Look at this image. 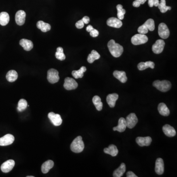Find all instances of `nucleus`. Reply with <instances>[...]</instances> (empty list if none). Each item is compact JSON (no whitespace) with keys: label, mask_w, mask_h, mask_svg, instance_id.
<instances>
[{"label":"nucleus","mask_w":177,"mask_h":177,"mask_svg":"<svg viewBox=\"0 0 177 177\" xmlns=\"http://www.w3.org/2000/svg\"><path fill=\"white\" fill-rule=\"evenodd\" d=\"M148 4L150 7H153V0H148Z\"/></svg>","instance_id":"44"},{"label":"nucleus","mask_w":177,"mask_h":177,"mask_svg":"<svg viewBox=\"0 0 177 177\" xmlns=\"http://www.w3.org/2000/svg\"><path fill=\"white\" fill-rule=\"evenodd\" d=\"M126 165L124 163H122L118 169L115 170L113 173V177H121L123 176L124 172H126Z\"/></svg>","instance_id":"28"},{"label":"nucleus","mask_w":177,"mask_h":177,"mask_svg":"<svg viewBox=\"0 0 177 177\" xmlns=\"http://www.w3.org/2000/svg\"><path fill=\"white\" fill-rule=\"evenodd\" d=\"M27 177H34V176H27Z\"/></svg>","instance_id":"46"},{"label":"nucleus","mask_w":177,"mask_h":177,"mask_svg":"<svg viewBox=\"0 0 177 177\" xmlns=\"http://www.w3.org/2000/svg\"><path fill=\"white\" fill-rule=\"evenodd\" d=\"M54 162L51 160H48L43 163L41 166V171L44 174H47L54 166Z\"/></svg>","instance_id":"25"},{"label":"nucleus","mask_w":177,"mask_h":177,"mask_svg":"<svg viewBox=\"0 0 177 177\" xmlns=\"http://www.w3.org/2000/svg\"><path fill=\"white\" fill-rule=\"evenodd\" d=\"M155 29V21L153 19H149L143 25L139 27L138 32L141 34H146L148 33L149 30L153 31Z\"/></svg>","instance_id":"3"},{"label":"nucleus","mask_w":177,"mask_h":177,"mask_svg":"<svg viewBox=\"0 0 177 177\" xmlns=\"http://www.w3.org/2000/svg\"><path fill=\"white\" fill-rule=\"evenodd\" d=\"M60 79L59 72L55 69H51L47 72V80L50 83L54 84L58 82Z\"/></svg>","instance_id":"6"},{"label":"nucleus","mask_w":177,"mask_h":177,"mask_svg":"<svg viewBox=\"0 0 177 177\" xmlns=\"http://www.w3.org/2000/svg\"><path fill=\"white\" fill-rule=\"evenodd\" d=\"M107 25L115 28H120L123 25L121 20L115 17H111L107 21Z\"/></svg>","instance_id":"16"},{"label":"nucleus","mask_w":177,"mask_h":177,"mask_svg":"<svg viewBox=\"0 0 177 177\" xmlns=\"http://www.w3.org/2000/svg\"><path fill=\"white\" fill-rule=\"evenodd\" d=\"M148 38L145 34H136L132 37L131 41L134 45H138L145 43L148 41Z\"/></svg>","instance_id":"5"},{"label":"nucleus","mask_w":177,"mask_h":177,"mask_svg":"<svg viewBox=\"0 0 177 177\" xmlns=\"http://www.w3.org/2000/svg\"><path fill=\"white\" fill-rule=\"evenodd\" d=\"M84 147V143L82 140V137L79 136L73 141L70 145V149L73 152L79 153L83 151Z\"/></svg>","instance_id":"2"},{"label":"nucleus","mask_w":177,"mask_h":177,"mask_svg":"<svg viewBox=\"0 0 177 177\" xmlns=\"http://www.w3.org/2000/svg\"><path fill=\"white\" fill-rule=\"evenodd\" d=\"M152 138L150 136L147 137H138L136 139V143H137L138 145L140 147H144V146H149L152 143Z\"/></svg>","instance_id":"15"},{"label":"nucleus","mask_w":177,"mask_h":177,"mask_svg":"<svg viewBox=\"0 0 177 177\" xmlns=\"http://www.w3.org/2000/svg\"><path fill=\"white\" fill-rule=\"evenodd\" d=\"M55 57L57 59L60 61H63L66 59V56L63 51H57L55 53Z\"/></svg>","instance_id":"37"},{"label":"nucleus","mask_w":177,"mask_h":177,"mask_svg":"<svg viewBox=\"0 0 177 177\" xmlns=\"http://www.w3.org/2000/svg\"><path fill=\"white\" fill-rule=\"evenodd\" d=\"M93 102L94 105L95 106V108L98 111H101L102 109L103 103L101 102V100L100 97L98 95H95L93 98Z\"/></svg>","instance_id":"33"},{"label":"nucleus","mask_w":177,"mask_h":177,"mask_svg":"<svg viewBox=\"0 0 177 177\" xmlns=\"http://www.w3.org/2000/svg\"><path fill=\"white\" fill-rule=\"evenodd\" d=\"M14 141V137L11 134H8L0 138V146H6L13 143Z\"/></svg>","instance_id":"12"},{"label":"nucleus","mask_w":177,"mask_h":177,"mask_svg":"<svg viewBox=\"0 0 177 177\" xmlns=\"http://www.w3.org/2000/svg\"><path fill=\"white\" fill-rule=\"evenodd\" d=\"M63 87L67 90H74L78 87V84L74 79L66 77L65 80Z\"/></svg>","instance_id":"9"},{"label":"nucleus","mask_w":177,"mask_h":177,"mask_svg":"<svg viewBox=\"0 0 177 177\" xmlns=\"http://www.w3.org/2000/svg\"><path fill=\"white\" fill-rule=\"evenodd\" d=\"M126 121L127 127L129 128H132L137 124L138 119L135 114L132 113L127 116Z\"/></svg>","instance_id":"10"},{"label":"nucleus","mask_w":177,"mask_h":177,"mask_svg":"<svg viewBox=\"0 0 177 177\" xmlns=\"http://www.w3.org/2000/svg\"><path fill=\"white\" fill-rule=\"evenodd\" d=\"M127 177H137V176H136V175H135L134 172H132V171H128V172L127 173Z\"/></svg>","instance_id":"42"},{"label":"nucleus","mask_w":177,"mask_h":177,"mask_svg":"<svg viewBox=\"0 0 177 177\" xmlns=\"http://www.w3.org/2000/svg\"><path fill=\"white\" fill-rule=\"evenodd\" d=\"M158 32L159 36L163 39H166L170 35V31L168 27L163 23H161L159 25Z\"/></svg>","instance_id":"7"},{"label":"nucleus","mask_w":177,"mask_h":177,"mask_svg":"<svg viewBox=\"0 0 177 177\" xmlns=\"http://www.w3.org/2000/svg\"><path fill=\"white\" fill-rule=\"evenodd\" d=\"M113 76L115 78L119 80L120 82H122L123 83H126L127 80L126 72H123V71L115 70L113 72Z\"/></svg>","instance_id":"22"},{"label":"nucleus","mask_w":177,"mask_h":177,"mask_svg":"<svg viewBox=\"0 0 177 177\" xmlns=\"http://www.w3.org/2000/svg\"><path fill=\"white\" fill-rule=\"evenodd\" d=\"M164 162L163 159L158 158L156 161L155 171L158 175H162L164 173Z\"/></svg>","instance_id":"17"},{"label":"nucleus","mask_w":177,"mask_h":177,"mask_svg":"<svg viewBox=\"0 0 177 177\" xmlns=\"http://www.w3.org/2000/svg\"><path fill=\"white\" fill-rule=\"evenodd\" d=\"M48 117L54 126H60L62 123V119L59 114H55L54 112H50L48 115Z\"/></svg>","instance_id":"11"},{"label":"nucleus","mask_w":177,"mask_h":177,"mask_svg":"<svg viewBox=\"0 0 177 177\" xmlns=\"http://www.w3.org/2000/svg\"><path fill=\"white\" fill-rule=\"evenodd\" d=\"M90 34L92 37H97L98 36V34H99V32H98V31L97 30L94 29L93 30L91 31L90 32Z\"/></svg>","instance_id":"40"},{"label":"nucleus","mask_w":177,"mask_h":177,"mask_svg":"<svg viewBox=\"0 0 177 177\" xmlns=\"http://www.w3.org/2000/svg\"><path fill=\"white\" fill-rule=\"evenodd\" d=\"M86 70L87 69L85 66H82L79 70H73L72 72V75L76 79L82 78L84 76V73L86 72Z\"/></svg>","instance_id":"32"},{"label":"nucleus","mask_w":177,"mask_h":177,"mask_svg":"<svg viewBox=\"0 0 177 177\" xmlns=\"http://www.w3.org/2000/svg\"><path fill=\"white\" fill-rule=\"evenodd\" d=\"M107 47L111 55L115 58L121 56L124 51V48L122 45L116 43L113 40H110L109 41Z\"/></svg>","instance_id":"1"},{"label":"nucleus","mask_w":177,"mask_h":177,"mask_svg":"<svg viewBox=\"0 0 177 177\" xmlns=\"http://www.w3.org/2000/svg\"><path fill=\"white\" fill-rule=\"evenodd\" d=\"M119 98V95L118 94L114 93V94H109L107 95L106 98V101L110 107L113 108L115 107L116 105V102Z\"/></svg>","instance_id":"18"},{"label":"nucleus","mask_w":177,"mask_h":177,"mask_svg":"<svg viewBox=\"0 0 177 177\" xmlns=\"http://www.w3.org/2000/svg\"><path fill=\"white\" fill-rule=\"evenodd\" d=\"M101 57V55L98 54L97 51H92L91 53L88 55V57L87 61L90 63H92L94 61L97 60L99 59Z\"/></svg>","instance_id":"31"},{"label":"nucleus","mask_w":177,"mask_h":177,"mask_svg":"<svg viewBox=\"0 0 177 177\" xmlns=\"http://www.w3.org/2000/svg\"><path fill=\"white\" fill-rule=\"evenodd\" d=\"M14 165L15 161L12 159H9L3 163L1 166V169L4 173H8L12 170Z\"/></svg>","instance_id":"13"},{"label":"nucleus","mask_w":177,"mask_h":177,"mask_svg":"<svg viewBox=\"0 0 177 177\" xmlns=\"http://www.w3.org/2000/svg\"><path fill=\"white\" fill-rule=\"evenodd\" d=\"M117 16L118 18L120 20H123L124 18V15L126 13L125 9H124L123 8V5H117Z\"/></svg>","instance_id":"35"},{"label":"nucleus","mask_w":177,"mask_h":177,"mask_svg":"<svg viewBox=\"0 0 177 177\" xmlns=\"http://www.w3.org/2000/svg\"><path fill=\"white\" fill-rule=\"evenodd\" d=\"M159 3V0H153V6L158 7Z\"/></svg>","instance_id":"45"},{"label":"nucleus","mask_w":177,"mask_h":177,"mask_svg":"<svg viewBox=\"0 0 177 177\" xmlns=\"http://www.w3.org/2000/svg\"><path fill=\"white\" fill-rule=\"evenodd\" d=\"M19 44L21 47L24 48L25 50L27 51L32 50L34 47L33 42L30 40H27V39H22L20 40Z\"/></svg>","instance_id":"20"},{"label":"nucleus","mask_w":177,"mask_h":177,"mask_svg":"<svg viewBox=\"0 0 177 177\" xmlns=\"http://www.w3.org/2000/svg\"><path fill=\"white\" fill-rule=\"evenodd\" d=\"M158 7L162 13H165L168 10L171 9V7H168L166 5V1L165 0H161L160 3H159Z\"/></svg>","instance_id":"34"},{"label":"nucleus","mask_w":177,"mask_h":177,"mask_svg":"<svg viewBox=\"0 0 177 177\" xmlns=\"http://www.w3.org/2000/svg\"><path fill=\"white\" fill-rule=\"evenodd\" d=\"M84 24L83 21H82V20H80L76 23V28L78 29H82L84 26Z\"/></svg>","instance_id":"39"},{"label":"nucleus","mask_w":177,"mask_h":177,"mask_svg":"<svg viewBox=\"0 0 177 177\" xmlns=\"http://www.w3.org/2000/svg\"><path fill=\"white\" fill-rule=\"evenodd\" d=\"M9 21V16L6 12L0 13V25L2 26L7 25Z\"/></svg>","instance_id":"30"},{"label":"nucleus","mask_w":177,"mask_h":177,"mask_svg":"<svg viewBox=\"0 0 177 177\" xmlns=\"http://www.w3.org/2000/svg\"><path fill=\"white\" fill-rule=\"evenodd\" d=\"M127 127L126 119L121 118L119 119L118 126L113 127V130L118 131L120 132H124L126 130Z\"/></svg>","instance_id":"19"},{"label":"nucleus","mask_w":177,"mask_h":177,"mask_svg":"<svg viewBox=\"0 0 177 177\" xmlns=\"http://www.w3.org/2000/svg\"><path fill=\"white\" fill-rule=\"evenodd\" d=\"M82 20L83 21L84 24H88V23L90 22V18L88 16H84L82 19Z\"/></svg>","instance_id":"41"},{"label":"nucleus","mask_w":177,"mask_h":177,"mask_svg":"<svg viewBox=\"0 0 177 177\" xmlns=\"http://www.w3.org/2000/svg\"><path fill=\"white\" fill-rule=\"evenodd\" d=\"M147 0H135L133 2V6L136 8L140 7V5L144 4Z\"/></svg>","instance_id":"38"},{"label":"nucleus","mask_w":177,"mask_h":177,"mask_svg":"<svg viewBox=\"0 0 177 177\" xmlns=\"http://www.w3.org/2000/svg\"><path fill=\"white\" fill-rule=\"evenodd\" d=\"M6 78L8 82H13L18 78V73L14 70H11L7 73Z\"/></svg>","instance_id":"29"},{"label":"nucleus","mask_w":177,"mask_h":177,"mask_svg":"<svg viewBox=\"0 0 177 177\" xmlns=\"http://www.w3.org/2000/svg\"><path fill=\"white\" fill-rule=\"evenodd\" d=\"M165 42L163 40H158L153 44L152 47V50L153 53L156 54H160L163 51Z\"/></svg>","instance_id":"8"},{"label":"nucleus","mask_w":177,"mask_h":177,"mask_svg":"<svg viewBox=\"0 0 177 177\" xmlns=\"http://www.w3.org/2000/svg\"><path fill=\"white\" fill-rule=\"evenodd\" d=\"M158 111L160 115L163 116H168L170 114V110L164 103H160L158 106Z\"/></svg>","instance_id":"24"},{"label":"nucleus","mask_w":177,"mask_h":177,"mask_svg":"<svg viewBox=\"0 0 177 177\" xmlns=\"http://www.w3.org/2000/svg\"><path fill=\"white\" fill-rule=\"evenodd\" d=\"M153 86L156 88L157 90L162 92H166L170 90L171 88V84L169 81L156 80L153 82Z\"/></svg>","instance_id":"4"},{"label":"nucleus","mask_w":177,"mask_h":177,"mask_svg":"<svg viewBox=\"0 0 177 177\" xmlns=\"http://www.w3.org/2000/svg\"><path fill=\"white\" fill-rule=\"evenodd\" d=\"M155 64L153 62L148 61L146 62H141L138 65V69L140 70H144L147 68H150L153 69L155 68Z\"/></svg>","instance_id":"26"},{"label":"nucleus","mask_w":177,"mask_h":177,"mask_svg":"<svg viewBox=\"0 0 177 177\" xmlns=\"http://www.w3.org/2000/svg\"><path fill=\"white\" fill-rule=\"evenodd\" d=\"M118 150L116 146L114 145H110L108 148H105L104 152L105 153L111 155L112 156H116L118 155Z\"/></svg>","instance_id":"23"},{"label":"nucleus","mask_w":177,"mask_h":177,"mask_svg":"<svg viewBox=\"0 0 177 177\" xmlns=\"http://www.w3.org/2000/svg\"><path fill=\"white\" fill-rule=\"evenodd\" d=\"M37 26L38 29L40 30L42 32H44V33L50 30L51 28L50 24L42 21H38L37 24Z\"/></svg>","instance_id":"27"},{"label":"nucleus","mask_w":177,"mask_h":177,"mask_svg":"<svg viewBox=\"0 0 177 177\" xmlns=\"http://www.w3.org/2000/svg\"><path fill=\"white\" fill-rule=\"evenodd\" d=\"M26 13L24 11L20 10L16 12L15 14V21L17 25L22 26L25 22Z\"/></svg>","instance_id":"14"},{"label":"nucleus","mask_w":177,"mask_h":177,"mask_svg":"<svg viewBox=\"0 0 177 177\" xmlns=\"http://www.w3.org/2000/svg\"><path fill=\"white\" fill-rule=\"evenodd\" d=\"M28 106V103L25 99H21L19 101L17 110L19 112H22L26 109Z\"/></svg>","instance_id":"36"},{"label":"nucleus","mask_w":177,"mask_h":177,"mask_svg":"<svg viewBox=\"0 0 177 177\" xmlns=\"http://www.w3.org/2000/svg\"><path fill=\"white\" fill-rule=\"evenodd\" d=\"M163 131L168 137H173L176 134V130L173 127L169 124H165L163 127Z\"/></svg>","instance_id":"21"},{"label":"nucleus","mask_w":177,"mask_h":177,"mask_svg":"<svg viewBox=\"0 0 177 177\" xmlns=\"http://www.w3.org/2000/svg\"><path fill=\"white\" fill-rule=\"evenodd\" d=\"M94 28H93V27L91 25H88L87 27V28H86V31H87L88 32H90L91 31L93 30L94 29Z\"/></svg>","instance_id":"43"}]
</instances>
